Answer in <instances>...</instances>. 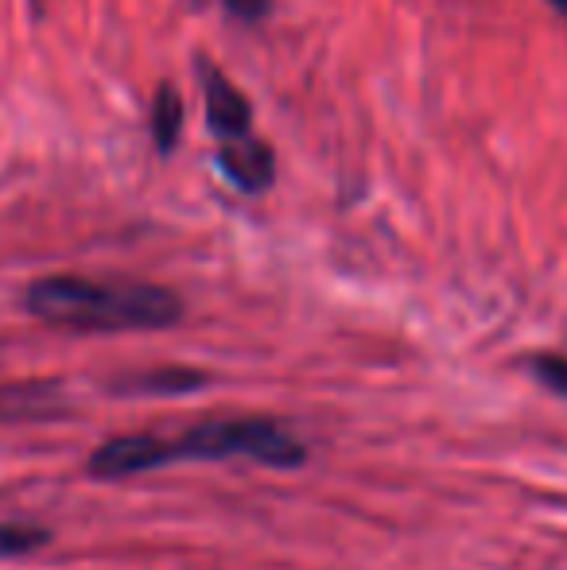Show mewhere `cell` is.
Returning <instances> with one entry per match:
<instances>
[{"label":"cell","mask_w":567,"mask_h":570,"mask_svg":"<svg viewBox=\"0 0 567 570\" xmlns=\"http://www.w3.org/2000/svg\"><path fill=\"white\" fill-rule=\"evenodd\" d=\"M195 458H253L265 465H295L303 462V446L284 435L268 420H226V423H198L183 435H133L114 439L94 454L98 478H133L144 470H164L172 462H195Z\"/></svg>","instance_id":"cell-1"},{"label":"cell","mask_w":567,"mask_h":570,"mask_svg":"<svg viewBox=\"0 0 567 570\" xmlns=\"http://www.w3.org/2000/svg\"><path fill=\"white\" fill-rule=\"evenodd\" d=\"M28 311L70 331H151V326H172L183 303L151 284L51 276L31 284Z\"/></svg>","instance_id":"cell-2"},{"label":"cell","mask_w":567,"mask_h":570,"mask_svg":"<svg viewBox=\"0 0 567 570\" xmlns=\"http://www.w3.org/2000/svg\"><path fill=\"white\" fill-rule=\"evenodd\" d=\"M203 82H206V114H211V128L222 136H245L250 132V101L203 62Z\"/></svg>","instance_id":"cell-3"},{"label":"cell","mask_w":567,"mask_h":570,"mask_svg":"<svg viewBox=\"0 0 567 570\" xmlns=\"http://www.w3.org/2000/svg\"><path fill=\"white\" fill-rule=\"evenodd\" d=\"M222 171L229 175V183L242 190H265L273 183V156L265 144H229L222 148Z\"/></svg>","instance_id":"cell-4"},{"label":"cell","mask_w":567,"mask_h":570,"mask_svg":"<svg viewBox=\"0 0 567 570\" xmlns=\"http://www.w3.org/2000/svg\"><path fill=\"white\" fill-rule=\"evenodd\" d=\"M179 125H183V106L164 86V90L156 94V106H151V132H156L159 151H172L175 136H179Z\"/></svg>","instance_id":"cell-5"},{"label":"cell","mask_w":567,"mask_h":570,"mask_svg":"<svg viewBox=\"0 0 567 570\" xmlns=\"http://www.w3.org/2000/svg\"><path fill=\"white\" fill-rule=\"evenodd\" d=\"M39 543H43V532H31V528H4V524H0V559L23 556V551L39 548Z\"/></svg>","instance_id":"cell-6"},{"label":"cell","mask_w":567,"mask_h":570,"mask_svg":"<svg viewBox=\"0 0 567 570\" xmlns=\"http://www.w3.org/2000/svg\"><path fill=\"white\" fill-rule=\"evenodd\" d=\"M537 376L556 392H567V361L564 357H540L537 361Z\"/></svg>","instance_id":"cell-7"},{"label":"cell","mask_w":567,"mask_h":570,"mask_svg":"<svg viewBox=\"0 0 567 570\" xmlns=\"http://www.w3.org/2000/svg\"><path fill=\"white\" fill-rule=\"evenodd\" d=\"M229 8H234L237 16H245V20H253V16H261L268 8V0H229Z\"/></svg>","instance_id":"cell-8"},{"label":"cell","mask_w":567,"mask_h":570,"mask_svg":"<svg viewBox=\"0 0 567 570\" xmlns=\"http://www.w3.org/2000/svg\"><path fill=\"white\" fill-rule=\"evenodd\" d=\"M556 4H560V8H564V12H567V0H556Z\"/></svg>","instance_id":"cell-9"}]
</instances>
